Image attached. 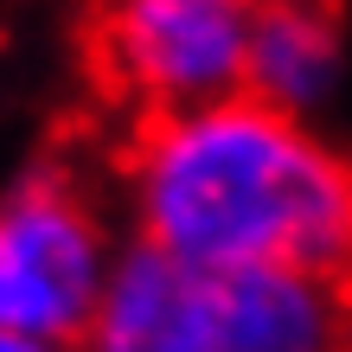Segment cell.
<instances>
[{"label":"cell","mask_w":352,"mask_h":352,"mask_svg":"<svg viewBox=\"0 0 352 352\" xmlns=\"http://www.w3.org/2000/svg\"><path fill=\"white\" fill-rule=\"evenodd\" d=\"M205 276L212 269L129 237L77 352H205Z\"/></svg>","instance_id":"5"},{"label":"cell","mask_w":352,"mask_h":352,"mask_svg":"<svg viewBox=\"0 0 352 352\" xmlns=\"http://www.w3.org/2000/svg\"><path fill=\"white\" fill-rule=\"evenodd\" d=\"M346 45L327 0H256L250 19V77L243 90L276 109L314 116L340 84Z\"/></svg>","instance_id":"6"},{"label":"cell","mask_w":352,"mask_h":352,"mask_svg":"<svg viewBox=\"0 0 352 352\" xmlns=\"http://www.w3.org/2000/svg\"><path fill=\"white\" fill-rule=\"evenodd\" d=\"M129 243L71 167H32L0 192V327L52 346L90 333Z\"/></svg>","instance_id":"2"},{"label":"cell","mask_w":352,"mask_h":352,"mask_svg":"<svg viewBox=\"0 0 352 352\" xmlns=\"http://www.w3.org/2000/svg\"><path fill=\"white\" fill-rule=\"evenodd\" d=\"M122 199L141 243L199 269H327L352 276V154L314 116L250 90L135 122Z\"/></svg>","instance_id":"1"},{"label":"cell","mask_w":352,"mask_h":352,"mask_svg":"<svg viewBox=\"0 0 352 352\" xmlns=\"http://www.w3.org/2000/svg\"><path fill=\"white\" fill-rule=\"evenodd\" d=\"M250 19L256 0H109L96 13V77L141 122L237 96Z\"/></svg>","instance_id":"3"},{"label":"cell","mask_w":352,"mask_h":352,"mask_svg":"<svg viewBox=\"0 0 352 352\" xmlns=\"http://www.w3.org/2000/svg\"><path fill=\"white\" fill-rule=\"evenodd\" d=\"M205 352H352V276L327 269H212Z\"/></svg>","instance_id":"4"},{"label":"cell","mask_w":352,"mask_h":352,"mask_svg":"<svg viewBox=\"0 0 352 352\" xmlns=\"http://www.w3.org/2000/svg\"><path fill=\"white\" fill-rule=\"evenodd\" d=\"M0 352H71V346H52V340H32V333H13V327H0Z\"/></svg>","instance_id":"7"}]
</instances>
